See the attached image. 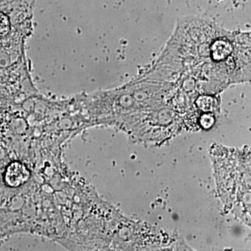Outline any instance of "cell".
I'll use <instances>...</instances> for the list:
<instances>
[{"label": "cell", "mask_w": 251, "mask_h": 251, "mask_svg": "<svg viewBox=\"0 0 251 251\" xmlns=\"http://www.w3.org/2000/svg\"><path fill=\"white\" fill-rule=\"evenodd\" d=\"M30 173L27 167L20 162H14L8 166L4 179L8 186L18 187L27 182Z\"/></svg>", "instance_id": "obj_1"}, {"label": "cell", "mask_w": 251, "mask_h": 251, "mask_svg": "<svg viewBox=\"0 0 251 251\" xmlns=\"http://www.w3.org/2000/svg\"><path fill=\"white\" fill-rule=\"evenodd\" d=\"M8 30V21L6 16L0 14V34H4Z\"/></svg>", "instance_id": "obj_2"}]
</instances>
